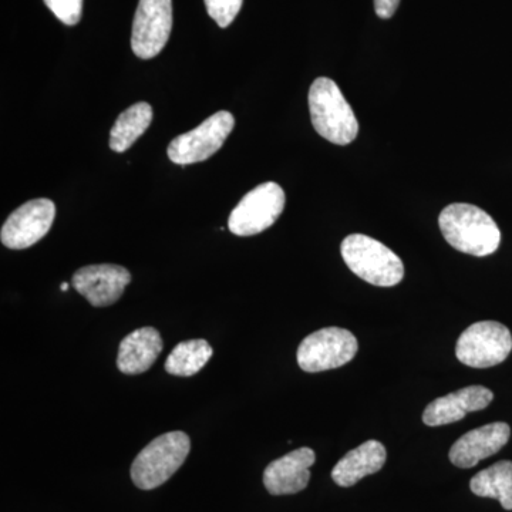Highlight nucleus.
Masks as SVG:
<instances>
[{"mask_svg": "<svg viewBox=\"0 0 512 512\" xmlns=\"http://www.w3.org/2000/svg\"><path fill=\"white\" fill-rule=\"evenodd\" d=\"M60 289H62V291L64 292L69 291V284H62V286H60Z\"/></svg>", "mask_w": 512, "mask_h": 512, "instance_id": "5701e85b", "label": "nucleus"}, {"mask_svg": "<svg viewBox=\"0 0 512 512\" xmlns=\"http://www.w3.org/2000/svg\"><path fill=\"white\" fill-rule=\"evenodd\" d=\"M234 127V116L229 111H218L194 130L175 137L168 146V158L178 165L208 160L220 150Z\"/></svg>", "mask_w": 512, "mask_h": 512, "instance_id": "6e6552de", "label": "nucleus"}, {"mask_svg": "<svg viewBox=\"0 0 512 512\" xmlns=\"http://www.w3.org/2000/svg\"><path fill=\"white\" fill-rule=\"evenodd\" d=\"M340 252L350 271L367 284L390 288L404 278V265L399 255L367 235H349L343 239Z\"/></svg>", "mask_w": 512, "mask_h": 512, "instance_id": "7ed1b4c3", "label": "nucleus"}, {"mask_svg": "<svg viewBox=\"0 0 512 512\" xmlns=\"http://www.w3.org/2000/svg\"><path fill=\"white\" fill-rule=\"evenodd\" d=\"M281 185L264 183L249 191L229 215V231L238 237H252L271 228L285 208Z\"/></svg>", "mask_w": 512, "mask_h": 512, "instance_id": "39448f33", "label": "nucleus"}, {"mask_svg": "<svg viewBox=\"0 0 512 512\" xmlns=\"http://www.w3.org/2000/svg\"><path fill=\"white\" fill-rule=\"evenodd\" d=\"M204 2L211 19H214L220 28L225 29L237 18L244 0H204Z\"/></svg>", "mask_w": 512, "mask_h": 512, "instance_id": "aec40b11", "label": "nucleus"}, {"mask_svg": "<svg viewBox=\"0 0 512 512\" xmlns=\"http://www.w3.org/2000/svg\"><path fill=\"white\" fill-rule=\"evenodd\" d=\"M316 454L312 448L302 447L272 461L265 468L264 484L272 495L296 494L305 490L311 480V467Z\"/></svg>", "mask_w": 512, "mask_h": 512, "instance_id": "f8f14e48", "label": "nucleus"}, {"mask_svg": "<svg viewBox=\"0 0 512 512\" xmlns=\"http://www.w3.org/2000/svg\"><path fill=\"white\" fill-rule=\"evenodd\" d=\"M212 348L204 339H192L175 346L165 360V372L173 376L190 377L197 375L210 362Z\"/></svg>", "mask_w": 512, "mask_h": 512, "instance_id": "6ab92c4d", "label": "nucleus"}, {"mask_svg": "<svg viewBox=\"0 0 512 512\" xmlns=\"http://www.w3.org/2000/svg\"><path fill=\"white\" fill-rule=\"evenodd\" d=\"M153 107L146 101L133 104L117 117L110 131V148L116 153H124L146 133L153 121Z\"/></svg>", "mask_w": 512, "mask_h": 512, "instance_id": "f3484780", "label": "nucleus"}, {"mask_svg": "<svg viewBox=\"0 0 512 512\" xmlns=\"http://www.w3.org/2000/svg\"><path fill=\"white\" fill-rule=\"evenodd\" d=\"M494 393L484 386H468L439 397L423 413L424 424L430 427L446 426L464 419L468 413L480 412L493 402Z\"/></svg>", "mask_w": 512, "mask_h": 512, "instance_id": "4468645a", "label": "nucleus"}, {"mask_svg": "<svg viewBox=\"0 0 512 512\" xmlns=\"http://www.w3.org/2000/svg\"><path fill=\"white\" fill-rule=\"evenodd\" d=\"M73 286L94 308H106L121 298L131 282L128 269L120 265H89L74 272Z\"/></svg>", "mask_w": 512, "mask_h": 512, "instance_id": "9b49d317", "label": "nucleus"}, {"mask_svg": "<svg viewBox=\"0 0 512 512\" xmlns=\"http://www.w3.org/2000/svg\"><path fill=\"white\" fill-rule=\"evenodd\" d=\"M400 0H375L376 15L380 19H390L399 8Z\"/></svg>", "mask_w": 512, "mask_h": 512, "instance_id": "4be33fe9", "label": "nucleus"}, {"mask_svg": "<svg viewBox=\"0 0 512 512\" xmlns=\"http://www.w3.org/2000/svg\"><path fill=\"white\" fill-rule=\"evenodd\" d=\"M309 110L313 127L320 137L336 146H348L355 141L359 123L348 100L332 79L319 77L312 83Z\"/></svg>", "mask_w": 512, "mask_h": 512, "instance_id": "f03ea898", "label": "nucleus"}, {"mask_svg": "<svg viewBox=\"0 0 512 512\" xmlns=\"http://www.w3.org/2000/svg\"><path fill=\"white\" fill-rule=\"evenodd\" d=\"M60 22L76 26L82 19L83 0H43Z\"/></svg>", "mask_w": 512, "mask_h": 512, "instance_id": "412c9836", "label": "nucleus"}, {"mask_svg": "<svg viewBox=\"0 0 512 512\" xmlns=\"http://www.w3.org/2000/svg\"><path fill=\"white\" fill-rule=\"evenodd\" d=\"M191 450L184 431H170L157 437L134 460L131 478L141 490H154L180 470Z\"/></svg>", "mask_w": 512, "mask_h": 512, "instance_id": "20e7f679", "label": "nucleus"}, {"mask_svg": "<svg viewBox=\"0 0 512 512\" xmlns=\"http://www.w3.org/2000/svg\"><path fill=\"white\" fill-rule=\"evenodd\" d=\"M55 202L39 198L25 202L10 214L0 231V241L9 249H26L45 238L55 221Z\"/></svg>", "mask_w": 512, "mask_h": 512, "instance_id": "9d476101", "label": "nucleus"}, {"mask_svg": "<svg viewBox=\"0 0 512 512\" xmlns=\"http://www.w3.org/2000/svg\"><path fill=\"white\" fill-rule=\"evenodd\" d=\"M387 453L382 443L369 440L349 451L332 470V478L339 487H353L362 478L382 470Z\"/></svg>", "mask_w": 512, "mask_h": 512, "instance_id": "dca6fc26", "label": "nucleus"}, {"mask_svg": "<svg viewBox=\"0 0 512 512\" xmlns=\"http://www.w3.org/2000/svg\"><path fill=\"white\" fill-rule=\"evenodd\" d=\"M478 497L495 498L504 510H512V461L503 460L480 471L470 483Z\"/></svg>", "mask_w": 512, "mask_h": 512, "instance_id": "a211bd4d", "label": "nucleus"}, {"mask_svg": "<svg viewBox=\"0 0 512 512\" xmlns=\"http://www.w3.org/2000/svg\"><path fill=\"white\" fill-rule=\"evenodd\" d=\"M510 437V426L500 421L468 431L451 447L450 461L458 468L476 467L481 460L497 454Z\"/></svg>", "mask_w": 512, "mask_h": 512, "instance_id": "ddd939ff", "label": "nucleus"}, {"mask_svg": "<svg viewBox=\"0 0 512 512\" xmlns=\"http://www.w3.org/2000/svg\"><path fill=\"white\" fill-rule=\"evenodd\" d=\"M163 338L154 328L134 330L121 340L117 367L128 376L147 372L163 352Z\"/></svg>", "mask_w": 512, "mask_h": 512, "instance_id": "2eb2a0df", "label": "nucleus"}, {"mask_svg": "<svg viewBox=\"0 0 512 512\" xmlns=\"http://www.w3.org/2000/svg\"><path fill=\"white\" fill-rule=\"evenodd\" d=\"M173 29L171 0H140L134 16L131 49L140 59H153L167 45Z\"/></svg>", "mask_w": 512, "mask_h": 512, "instance_id": "1a4fd4ad", "label": "nucleus"}, {"mask_svg": "<svg viewBox=\"0 0 512 512\" xmlns=\"http://www.w3.org/2000/svg\"><path fill=\"white\" fill-rule=\"evenodd\" d=\"M357 349L359 343L350 330L325 328L302 340L296 359L305 372L319 373L345 366L356 356Z\"/></svg>", "mask_w": 512, "mask_h": 512, "instance_id": "0eeeda50", "label": "nucleus"}, {"mask_svg": "<svg viewBox=\"0 0 512 512\" xmlns=\"http://www.w3.org/2000/svg\"><path fill=\"white\" fill-rule=\"evenodd\" d=\"M512 350L507 326L494 320L474 323L457 340L456 356L463 365L485 369L503 363Z\"/></svg>", "mask_w": 512, "mask_h": 512, "instance_id": "423d86ee", "label": "nucleus"}, {"mask_svg": "<svg viewBox=\"0 0 512 512\" xmlns=\"http://www.w3.org/2000/svg\"><path fill=\"white\" fill-rule=\"evenodd\" d=\"M439 225L448 244L464 254L483 258L500 247V228L476 205H448L441 211Z\"/></svg>", "mask_w": 512, "mask_h": 512, "instance_id": "f257e3e1", "label": "nucleus"}]
</instances>
